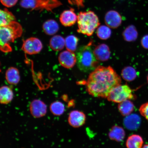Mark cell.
I'll use <instances>...</instances> for the list:
<instances>
[{
	"mask_svg": "<svg viewBox=\"0 0 148 148\" xmlns=\"http://www.w3.org/2000/svg\"><path fill=\"white\" fill-rule=\"evenodd\" d=\"M121 81L119 76L111 66H99L89 76L86 90L92 97L107 98L112 89L120 84Z\"/></svg>",
	"mask_w": 148,
	"mask_h": 148,
	"instance_id": "cell-1",
	"label": "cell"
},
{
	"mask_svg": "<svg viewBox=\"0 0 148 148\" xmlns=\"http://www.w3.org/2000/svg\"><path fill=\"white\" fill-rule=\"evenodd\" d=\"M23 31L21 25L15 21L12 22L8 25L1 27L0 48L1 51L5 53L12 51V49L10 43L21 36Z\"/></svg>",
	"mask_w": 148,
	"mask_h": 148,
	"instance_id": "cell-2",
	"label": "cell"
},
{
	"mask_svg": "<svg viewBox=\"0 0 148 148\" xmlns=\"http://www.w3.org/2000/svg\"><path fill=\"white\" fill-rule=\"evenodd\" d=\"M92 43L79 48L76 53L77 65L81 71L88 73L97 68L98 62L91 47Z\"/></svg>",
	"mask_w": 148,
	"mask_h": 148,
	"instance_id": "cell-3",
	"label": "cell"
},
{
	"mask_svg": "<svg viewBox=\"0 0 148 148\" xmlns=\"http://www.w3.org/2000/svg\"><path fill=\"white\" fill-rule=\"evenodd\" d=\"M77 22V32L88 36H92L100 24L97 16L91 11L79 12Z\"/></svg>",
	"mask_w": 148,
	"mask_h": 148,
	"instance_id": "cell-4",
	"label": "cell"
},
{
	"mask_svg": "<svg viewBox=\"0 0 148 148\" xmlns=\"http://www.w3.org/2000/svg\"><path fill=\"white\" fill-rule=\"evenodd\" d=\"M133 90L128 85H119L111 90L107 99L110 101L120 103L127 100L135 99Z\"/></svg>",
	"mask_w": 148,
	"mask_h": 148,
	"instance_id": "cell-5",
	"label": "cell"
},
{
	"mask_svg": "<svg viewBox=\"0 0 148 148\" xmlns=\"http://www.w3.org/2000/svg\"><path fill=\"white\" fill-rule=\"evenodd\" d=\"M42 44L38 38H31L24 41L22 46V50L28 54H37L42 50Z\"/></svg>",
	"mask_w": 148,
	"mask_h": 148,
	"instance_id": "cell-6",
	"label": "cell"
},
{
	"mask_svg": "<svg viewBox=\"0 0 148 148\" xmlns=\"http://www.w3.org/2000/svg\"><path fill=\"white\" fill-rule=\"evenodd\" d=\"M20 5L23 8L32 10L45 9L49 11L53 10L50 5L43 0H21Z\"/></svg>",
	"mask_w": 148,
	"mask_h": 148,
	"instance_id": "cell-7",
	"label": "cell"
},
{
	"mask_svg": "<svg viewBox=\"0 0 148 148\" xmlns=\"http://www.w3.org/2000/svg\"><path fill=\"white\" fill-rule=\"evenodd\" d=\"M58 60L61 66L67 69L73 68L77 62L76 56L75 53L68 50L61 53Z\"/></svg>",
	"mask_w": 148,
	"mask_h": 148,
	"instance_id": "cell-8",
	"label": "cell"
},
{
	"mask_svg": "<svg viewBox=\"0 0 148 148\" xmlns=\"http://www.w3.org/2000/svg\"><path fill=\"white\" fill-rule=\"evenodd\" d=\"M29 110L33 117L40 118L45 115L47 107L44 102L40 100L35 99L30 103Z\"/></svg>",
	"mask_w": 148,
	"mask_h": 148,
	"instance_id": "cell-9",
	"label": "cell"
},
{
	"mask_svg": "<svg viewBox=\"0 0 148 148\" xmlns=\"http://www.w3.org/2000/svg\"><path fill=\"white\" fill-rule=\"evenodd\" d=\"M86 116L84 113L76 110L70 113L68 118L69 125L75 128L82 126L86 123Z\"/></svg>",
	"mask_w": 148,
	"mask_h": 148,
	"instance_id": "cell-10",
	"label": "cell"
},
{
	"mask_svg": "<svg viewBox=\"0 0 148 148\" xmlns=\"http://www.w3.org/2000/svg\"><path fill=\"white\" fill-rule=\"evenodd\" d=\"M105 21L107 26L113 29L119 27L122 23L121 16L118 12L113 10L108 11L105 14Z\"/></svg>",
	"mask_w": 148,
	"mask_h": 148,
	"instance_id": "cell-11",
	"label": "cell"
},
{
	"mask_svg": "<svg viewBox=\"0 0 148 148\" xmlns=\"http://www.w3.org/2000/svg\"><path fill=\"white\" fill-rule=\"evenodd\" d=\"M60 21L62 25L65 27H70L75 24L77 20V16L74 9L71 8L64 11L61 14Z\"/></svg>",
	"mask_w": 148,
	"mask_h": 148,
	"instance_id": "cell-12",
	"label": "cell"
},
{
	"mask_svg": "<svg viewBox=\"0 0 148 148\" xmlns=\"http://www.w3.org/2000/svg\"><path fill=\"white\" fill-rule=\"evenodd\" d=\"M93 53L97 60L102 62L108 60L110 55L108 46L104 44L97 46L94 49Z\"/></svg>",
	"mask_w": 148,
	"mask_h": 148,
	"instance_id": "cell-13",
	"label": "cell"
},
{
	"mask_svg": "<svg viewBox=\"0 0 148 148\" xmlns=\"http://www.w3.org/2000/svg\"><path fill=\"white\" fill-rule=\"evenodd\" d=\"M141 119L140 116L136 114H130L124 120V124L127 129L135 130L140 127Z\"/></svg>",
	"mask_w": 148,
	"mask_h": 148,
	"instance_id": "cell-14",
	"label": "cell"
},
{
	"mask_svg": "<svg viewBox=\"0 0 148 148\" xmlns=\"http://www.w3.org/2000/svg\"><path fill=\"white\" fill-rule=\"evenodd\" d=\"M125 132L123 127L114 125L110 130L109 133V138L111 140L117 142H121L124 139Z\"/></svg>",
	"mask_w": 148,
	"mask_h": 148,
	"instance_id": "cell-15",
	"label": "cell"
},
{
	"mask_svg": "<svg viewBox=\"0 0 148 148\" xmlns=\"http://www.w3.org/2000/svg\"><path fill=\"white\" fill-rule=\"evenodd\" d=\"M14 93L12 89L6 86H2L0 89V102L1 104H7L12 101Z\"/></svg>",
	"mask_w": 148,
	"mask_h": 148,
	"instance_id": "cell-16",
	"label": "cell"
},
{
	"mask_svg": "<svg viewBox=\"0 0 148 148\" xmlns=\"http://www.w3.org/2000/svg\"><path fill=\"white\" fill-rule=\"evenodd\" d=\"M5 79L9 84H17L20 80L19 71L18 69L13 67L9 68L5 73Z\"/></svg>",
	"mask_w": 148,
	"mask_h": 148,
	"instance_id": "cell-17",
	"label": "cell"
},
{
	"mask_svg": "<svg viewBox=\"0 0 148 148\" xmlns=\"http://www.w3.org/2000/svg\"><path fill=\"white\" fill-rule=\"evenodd\" d=\"M134 103L130 100H127L119 103L118 105V110L123 116H127L131 114L134 110Z\"/></svg>",
	"mask_w": 148,
	"mask_h": 148,
	"instance_id": "cell-18",
	"label": "cell"
},
{
	"mask_svg": "<svg viewBox=\"0 0 148 148\" xmlns=\"http://www.w3.org/2000/svg\"><path fill=\"white\" fill-rule=\"evenodd\" d=\"M143 142L141 136L137 134H133L127 138L126 145L127 148H142Z\"/></svg>",
	"mask_w": 148,
	"mask_h": 148,
	"instance_id": "cell-19",
	"label": "cell"
},
{
	"mask_svg": "<svg viewBox=\"0 0 148 148\" xmlns=\"http://www.w3.org/2000/svg\"><path fill=\"white\" fill-rule=\"evenodd\" d=\"M0 12L1 27L8 25L12 22L15 21L16 18L14 15L8 9L5 8L1 10Z\"/></svg>",
	"mask_w": 148,
	"mask_h": 148,
	"instance_id": "cell-20",
	"label": "cell"
},
{
	"mask_svg": "<svg viewBox=\"0 0 148 148\" xmlns=\"http://www.w3.org/2000/svg\"><path fill=\"white\" fill-rule=\"evenodd\" d=\"M42 29L46 34L51 36L58 32L59 27L58 24L54 20H49L44 23Z\"/></svg>",
	"mask_w": 148,
	"mask_h": 148,
	"instance_id": "cell-21",
	"label": "cell"
},
{
	"mask_svg": "<svg viewBox=\"0 0 148 148\" xmlns=\"http://www.w3.org/2000/svg\"><path fill=\"white\" fill-rule=\"evenodd\" d=\"M50 46L55 51L62 50L65 46V40L60 36H55L52 38L50 41Z\"/></svg>",
	"mask_w": 148,
	"mask_h": 148,
	"instance_id": "cell-22",
	"label": "cell"
},
{
	"mask_svg": "<svg viewBox=\"0 0 148 148\" xmlns=\"http://www.w3.org/2000/svg\"><path fill=\"white\" fill-rule=\"evenodd\" d=\"M123 36L126 41H134L138 38V31L134 25H129L123 31Z\"/></svg>",
	"mask_w": 148,
	"mask_h": 148,
	"instance_id": "cell-23",
	"label": "cell"
},
{
	"mask_svg": "<svg viewBox=\"0 0 148 148\" xmlns=\"http://www.w3.org/2000/svg\"><path fill=\"white\" fill-rule=\"evenodd\" d=\"M137 73L134 68L130 66L124 68L121 72V75L125 80L127 81L134 80L137 77Z\"/></svg>",
	"mask_w": 148,
	"mask_h": 148,
	"instance_id": "cell-24",
	"label": "cell"
},
{
	"mask_svg": "<svg viewBox=\"0 0 148 148\" xmlns=\"http://www.w3.org/2000/svg\"><path fill=\"white\" fill-rule=\"evenodd\" d=\"M50 109L53 115L60 116L64 113L65 107L63 103L61 102L57 101L51 103L50 106Z\"/></svg>",
	"mask_w": 148,
	"mask_h": 148,
	"instance_id": "cell-25",
	"label": "cell"
},
{
	"mask_svg": "<svg viewBox=\"0 0 148 148\" xmlns=\"http://www.w3.org/2000/svg\"><path fill=\"white\" fill-rule=\"evenodd\" d=\"M78 39L75 36H69L66 37L65 40V46L67 50L75 51L77 49Z\"/></svg>",
	"mask_w": 148,
	"mask_h": 148,
	"instance_id": "cell-26",
	"label": "cell"
},
{
	"mask_svg": "<svg viewBox=\"0 0 148 148\" xmlns=\"http://www.w3.org/2000/svg\"><path fill=\"white\" fill-rule=\"evenodd\" d=\"M97 33L98 37L103 40L108 39L112 34L110 28L108 26L104 25H101L98 27Z\"/></svg>",
	"mask_w": 148,
	"mask_h": 148,
	"instance_id": "cell-27",
	"label": "cell"
},
{
	"mask_svg": "<svg viewBox=\"0 0 148 148\" xmlns=\"http://www.w3.org/2000/svg\"><path fill=\"white\" fill-rule=\"evenodd\" d=\"M139 111L140 114L144 116L148 122V101L140 106Z\"/></svg>",
	"mask_w": 148,
	"mask_h": 148,
	"instance_id": "cell-28",
	"label": "cell"
},
{
	"mask_svg": "<svg viewBox=\"0 0 148 148\" xmlns=\"http://www.w3.org/2000/svg\"><path fill=\"white\" fill-rule=\"evenodd\" d=\"M18 1V0H1L2 4L7 7L14 6L17 3Z\"/></svg>",
	"mask_w": 148,
	"mask_h": 148,
	"instance_id": "cell-29",
	"label": "cell"
},
{
	"mask_svg": "<svg viewBox=\"0 0 148 148\" xmlns=\"http://www.w3.org/2000/svg\"><path fill=\"white\" fill-rule=\"evenodd\" d=\"M46 2L49 3L53 9L60 6L62 3L59 0H43Z\"/></svg>",
	"mask_w": 148,
	"mask_h": 148,
	"instance_id": "cell-30",
	"label": "cell"
},
{
	"mask_svg": "<svg viewBox=\"0 0 148 148\" xmlns=\"http://www.w3.org/2000/svg\"><path fill=\"white\" fill-rule=\"evenodd\" d=\"M141 44L144 49H148V35H145L142 38Z\"/></svg>",
	"mask_w": 148,
	"mask_h": 148,
	"instance_id": "cell-31",
	"label": "cell"
},
{
	"mask_svg": "<svg viewBox=\"0 0 148 148\" xmlns=\"http://www.w3.org/2000/svg\"><path fill=\"white\" fill-rule=\"evenodd\" d=\"M69 1L71 4L76 5L79 7H82L83 5V0H69Z\"/></svg>",
	"mask_w": 148,
	"mask_h": 148,
	"instance_id": "cell-32",
	"label": "cell"
},
{
	"mask_svg": "<svg viewBox=\"0 0 148 148\" xmlns=\"http://www.w3.org/2000/svg\"><path fill=\"white\" fill-rule=\"evenodd\" d=\"M142 148H148V144L144 145Z\"/></svg>",
	"mask_w": 148,
	"mask_h": 148,
	"instance_id": "cell-33",
	"label": "cell"
},
{
	"mask_svg": "<svg viewBox=\"0 0 148 148\" xmlns=\"http://www.w3.org/2000/svg\"><path fill=\"white\" fill-rule=\"evenodd\" d=\"M147 82L148 83V75H147Z\"/></svg>",
	"mask_w": 148,
	"mask_h": 148,
	"instance_id": "cell-34",
	"label": "cell"
}]
</instances>
